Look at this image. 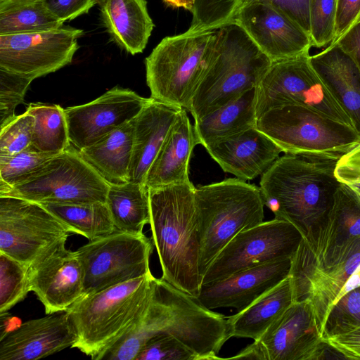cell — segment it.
<instances>
[{"label":"cell","instance_id":"c3c4849f","mask_svg":"<svg viewBox=\"0 0 360 360\" xmlns=\"http://www.w3.org/2000/svg\"><path fill=\"white\" fill-rule=\"evenodd\" d=\"M0 340L12 331L15 319L8 311L0 313Z\"/></svg>","mask_w":360,"mask_h":360},{"label":"cell","instance_id":"cb8c5ba5","mask_svg":"<svg viewBox=\"0 0 360 360\" xmlns=\"http://www.w3.org/2000/svg\"><path fill=\"white\" fill-rule=\"evenodd\" d=\"M311 63L360 134V69L337 44L310 56Z\"/></svg>","mask_w":360,"mask_h":360},{"label":"cell","instance_id":"f6af8a7d","mask_svg":"<svg viewBox=\"0 0 360 360\" xmlns=\"http://www.w3.org/2000/svg\"><path fill=\"white\" fill-rule=\"evenodd\" d=\"M359 16L360 0H338L335 37L332 43L342 36L356 22Z\"/></svg>","mask_w":360,"mask_h":360},{"label":"cell","instance_id":"836d02e7","mask_svg":"<svg viewBox=\"0 0 360 360\" xmlns=\"http://www.w3.org/2000/svg\"><path fill=\"white\" fill-rule=\"evenodd\" d=\"M28 268L0 252V313L8 311L30 291Z\"/></svg>","mask_w":360,"mask_h":360},{"label":"cell","instance_id":"60d3db41","mask_svg":"<svg viewBox=\"0 0 360 360\" xmlns=\"http://www.w3.org/2000/svg\"><path fill=\"white\" fill-rule=\"evenodd\" d=\"M135 360H200V357L174 336L160 335L144 345Z\"/></svg>","mask_w":360,"mask_h":360},{"label":"cell","instance_id":"5bb4252c","mask_svg":"<svg viewBox=\"0 0 360 360\" xmlns=\"http://www.w3.org/2000/svg\"><path fill=\"white\" fill-rule=\"evenodd\" d=\"M70 233L72 229L40 203L0 196V252L30 266Z\"/></svg>","mask_w":360,"mask_h":360},{"label":"cell","instance_id":"7dc6e473","mask_svg":"<svg viewBox=\"0 0 360 360\" xmlns=\"http://www.w3.org/2000/svg\"><path fill=\"white\" fill-rule=\"evenodd\" d=\"M335 43L353 59L360 69V19L332 44Z\"/></svg>","mask_w":360,"mask_h":360},{"label":"cell","instance_id":"6da1fadb","mask_svg":"<svg viewBox=\"0 0 360 360\" xmlns=\"http://www.w3.org/2000/svg\"><path fill=\"white\" fill-rule=\"evenodd\" d=\"M160 335L174 336L200 360L223 359L217 354L231 338L223 314L205 307L163 278L154 277L149 297L136 320L95 360H135L144 345Z\"/></svg>","mask_w":360,"mask_h":360},{"label":"cell","instance_id":"484cf974","mask_svg":"<svg viewBox=\"0 0 360 360\" xmlns=\"http://www.w3.org/2000/svg\"><path fill=\"white\" fill-rule=\"evenodd\" d=\"M103 25L126 52L142 53L154 28L146 0H99Z\"/></svg>","mask_w":360,"mask_h":360},{"label":"cell","instance_id":"ee69618b","mask_svg":"<svg viewBox=\"0 0 360 360\" xmlns=\"http://www.w3.org/2000/svg\"><path fill=\"white\" fill-rule=\"evenodd\" d=\"M252 0H240V4ZM281 10L299 24L309 34L310 32V0H264Z\"/></svg>","mask_w":360,"mask_h":360},{"label":"cell","instance_id":"44dd1931","mask_svg":"<svg viewBox=\"0 0 360 360\" xmlns=\"http://www.w3.org/2000/svg\"><path fill=\"white\" fill-rule=\"evenodd\" d=\"M291 261L289 258L270 262L202 284L195 299L209 309L231 307L240 311L285 279Z\"/></svg>","mask_w":360,"mask_h":360},{"label":"cell","instance_id":"7a4b0ae2","mask_svg":"<svg viewBox=\"0 0 360 360\" xmlns=\"http://www.w3.org/2000/svg\"><path fill=\"white\" fill-rule=\"evenodd\" d=\"M341 155L316 153L279 157L262 174L263 202L275 218L292 224L302 238L328 216L342 184L335 175Z\"/></svg>","mask_w":360,"mask_h":360},{"label":"cell","instance_id":"bcb514c9","mask_svg":"<svg viewBox=\"0 0 360 360\" xmlns=\"http://www.w3.org/2000/svg\"><path fill=\"white\" fill-rule=\"evenodd\" d=\"M345 359H360V326L324 340Z\"/></svg>","mask_w":360,"mask_h":360},{"label":"cell","instance_id":"7c38bea8","mask_svg":"<svg viewBox=\"0 0 360 360\" xmlns=\"http://www.w3.org/2000/svg\"><path fill=\"white\" fill-rule=\"evenodd\" d=\"M153 245V240L143 233L116 229L79 248L76 253L82 268L84 295L150 273Z\"/></svg>","mask_w":360,"mask_h":360},{"label":"cell","instance_id":"e0dca14e","mask_svg":"<svg viewBox=\"0 0 360 360\" xmlns=\"http://www.w3.org/2000/svg\"><path fill=\"white\" fill-rule=\"evenodd\" d=\"M151 98L117 86L95 100L65 110L71 144L81 150L135 119Z\"/></svg>","mask_w":360,"mask_h":360},{"label":"cell","instance_id":"f546056e","mask_svg":"<svg viewBox=\"0 0 360 360\" xmlns=\"http://www.w3.org/2000/svg\"><path fill=\"white\" fill-rule=\"evenodd\" d=\"M106 204L117 230L141 235L150 223L148 188L143 184L126 182L109 185Z\"/></svg>","mask_w":360,"mask_h":360},{"label":"cell","instance_id":"8d00e7d4","mask_svg":"<svg viewBox=\"0 0 360 360\" xmlns=\"http://www.w3.org/2000/svg\"><path fill=\"white\" fill-rule=\"evenodd\" d=\"M240 0H195L189 32L215 30L232 20Z\"/></svg>","mask_w":360,"mask_h":360},{"label":"cell","instance_id":"277c9868","mask_svg":"<svg viewBox=\"0 0 360 360\" xmlns=\"http://www.w3.org/2000/svg\"><path fill=\"white\" fill-rule=\"evenodd\" d=\"M245 31L233 20L217 29L207 65L188 111L201 119L257 87L271 65Z\"/></svg>","mask_w":360,"mask_h":360},{"label":"cell","instance_id":"603a6c76","mask_svg":"<svg viewBox=\"0 0 360 360\" xmlns=\"http://www.w3.org/2000/svg\"><path fill=\"white\" fill-rule=\"evenodd\" d=\"M181 109L151 98L134 119L129 182L145 185L148 170Z\"/></svg>","mask_w":360,"mask_h":360},{"label":"cell","instance_id":"7bdbcfd3","mask_svg":"<svg viewBox=\"0 0 360 360\" xmlns=\"http://www.w3.org/2000/svg\"><path fill=\"white\" fill-rule=\"evenodd\" d=\"M50 9L60 20H72L89 11L99 0H45Z\"/></svg>","mask_w":360,"mask_h":360},{"label":"cell","instance_id":"d6a6232c","mask_svg":"<svg viewBox=\"0 0 360 360\" xmlns=\"http://www.w3.org/2000/svg\"><path fill=\"white\" fill-rule=\"evenodd\" d=\"M40 204L70 227L73 233L80 234L89 240L116 230L106 202Z\"/></svg>","mask_w":360,"mask_h":360},{"label":"cell","instance_id":"7402d4cb","mask_svg":"<svg viewBox=\"0 0 360 360\" xmlns=\"http://www.w3.org/2000/svg\"><path fill=\"white\" fill-rule=\"evenodd\" d=\"M205 148L224 172L243 181L262 175L283 152L257 127L209 144Z\"/></svg>","mask_w":360,"mask_h":360},{"label":"cell","instance_id":"3957f363","mask_svg":"<svg viewBox=\"0 0 360 360\" xmlns=\"http://www.w3.org/2000/svg\"><path fill=\"white\" fill-rule=\"evenodd\" d=\"M191 181L148 189L150 226L162 278L197 297L202 285L200 238Z\"/></svg>","mask_w":360,"mask_h":360},{"label":"cell","instance_id":"f35d334b","mask_svg":"<svg viewBox=\"0 0 360 360\" xmlns=\"http://www.w3.org/2000/svg\"><path fill=\"white\" fill-rule=\"evenodd\" d=\"M34 122V117L25 111L0 129V158L13 156L30 146Z\"/></svg>","mask_w":360,"mask_h":360},{"label":"cell","instance_id":"83f0119b","mask_svg":"<svg viewBox=\"0 0 360 360\" xmlns=\"http://www.w3.org/2000/svg\"><path fill=\"white\" fill-rule=\"evenodd\" d=\"M134 119L81 150L80 155L109 184L128 182Z\"/></svg>","mask_w":360,"mask_h":360},{"label":"cell","instance_id":"d6986e66","mask_svg":"<svg viewBox=\"0 0 360 360\" xmlns=\"http://www.w3.org/2000/svg\"><path fill=\"white\" fill-rule=\"evenodd\" d=\"M232 20L272 62L309 53V34L284 12L266 1L240 4Z\"/></svg>","mask_w":360,"mask_h":360},{"label":"cell","instance_id":"d590c367","mask_svg":"<svg viewBox=\"0 0 360 360\" xmlns=\"http://www.w3.org/2000/svg\"><path fill=\"white\" fill-rule=\"evenodd\" d=\"M360 326V286L342 296L331 309L321 335L323 340Z\"/></svg>","mask_w":360,"mask_h":360},{"label":"cell","instance_id":"f907efd6","mask_svg":"<svg viewBox=\"0 0 360 360\" xmlns=\"http://www.w3.org/2000/svg\"><path fill=\"white\" fill-rule=\"evenodd\" d=\"M359 19H360V16H359ZM359 19H358V20H359ZM357 20H356V21H357Z\"/></svg>","mask_w":360,"mask_h":360},{"label":"cell","instance_id":"52a82bcc","mask_svg":"<svg viewBox=\"0 0 360 360\" xmlns=\"http://www.w3.org/2000/svg\"><path fill=\"white\" fill-rule=\"evenodd\" d=\"M217 29L163 38L145 59L150 98L188 110L207 65Z\"/></svg>","mask_w":360,"mask_h":360},{"label":"cell","instance_id":"30bf717a","mask_svg":"<svg viewBox=\"0 0 360 360\" xmlns=\"http://www.w3.org/2000/svg\"><path fill=\"white\" fill-rule=\"evenodd\" d=\"M109 184L71 145L23 182L0 190V196L38 203L106 202Z\"/></svg>","mask_w":360,"mask_h":360},{"label":"cell","instance_id":"1f68e13d","mask_svg":"<svg viewBox=\"0 0 360 360\" xmlns=\"http://www.w3.org/2000/svg\"><path fill=\"white\" fill-rule=\"evenodd\" d=\"M26 111L34 119L32 141L28 148L56 155L71 145L65 110L61 106L32 103Z\"/></svg>","mask_w":360,"mask_h":360},{"label":"cell","instance_id":"8992f818","mask_svg":"<svg viewBox=\"0 0 360 360\" xmlns=\"http://www.w3.org/2000/svg\"><path fill=\"white\" fill-rule=\"evenodd\" d=\"M152 273L82 296L67 311L73 323L77 348L95 360L128 330L150 293Z\"/></svg>","mask_w":360,"mask_h":360},{"label":"cell","instance_id":"5b68a950","mask_svg":"<svg viewBox=\"0 0 360 360\" xmlns=\"http://www.w3.org/2000/svg\"><path fill=\"white\" fill-rule=\"evenodd\" d=\"M202 277L220 251L239 233L263 222L259 187L238 178L195 187Z\"/></svg>","mask_w":360,"mask_h":360},{"label":"cell","instance_id":"e575fe53","mask_svg":"<svg viewBox=\"0 0 360 360\" xmlns=\"http://www.w3.org/2000/svg\"><path fill=\"white\" fill-rule=\"evenodd\" d=\"M53 156L27 148L13 156L0 158V190L23 182Z\"/></svg>","mask_w":360,"mask_h":360},{"label":"cell","instance_id":"4fadbf2b","mask_svg":"<svg viewBox=\"0 0 360 360\" xmlns=\"http://www.w3.org/2000/svg\"><path fill=\"white\" fill-rule=\"evenodd\" d=\"M302 236L290 222L274 218L236 236L217 255L205 273L202 285L238 271L292 258Z\"/></svg>","mask_w":360,"mask_h":360},{"label":"cell","instance_id":"ac0fdd59","mask_svg":"<svg viewBox=\"0 0 360 360\" xmlns=\"http://www.w3.org/2000/svg\"><path fill=\"white\" fill-rule=\"evenodd\" d=\"M68 237L53 244L29 266L28 280L46 314L67 311L84 295L83 272L76 251L65 248Z\"/></svg>","mask_w":360,"mask_h":360},{"label":"cell","instance_id":"2e32d148","mask_svg":"<svg viewBox=\"0 0 360 360\" xmlns=\"http://www.w3.org/2000/svg\"><path fill=\"white\" fill-rule=\"evenodd\" d=\"M260 360H319L343 357L319 332L307 300L294 302L257 340Z\"/></svg>","mask_w":360,"mask_h":360},{"label":"cell","instance_id":"ffe728a7","mask_svg":"<svg viewBox=\"0 0 360 360\" xmlns=\"http://www.w3.org/2000/svg\"><path fill=\"white\" fill-rule=\"evenodd\" d=\"M77 334L67 311L26 321L0 340V360H36L72 347Z\"/></svg>","mask_w":360,"mask_h":360},{"label":"cell","instance_id":"ba28073f","mask_svg":"<svg viewBox=\"0 0 360 360\" xmlns=\"http://www.w3.org/2000/svg\"><path fill=\"white\" fill-rule=\"evenodd\" d=\"M360 251V193L341 184L326 218L303 237L291 261L292 287Z\"/></svg>","mask_w":360,"mask_h":360},{"label":"cell","instance_id":"b9f144b4","mask_svg":"<svg viewBox=\"0 0 360 360\" xmlns=\"http://www.w3.org/2000/svg\"><path fill=\"white\" fill-rule=\"evenodd\" d=\"M335 175L340 182L360 193V143L339 158Z\"/></svg>","mask_w":360,"mask_h":360},{"label":"cell","instance_id":"f1b7e54d","mask_svg":"<svg viewBox=\"0 0 360 360\" xmlns=\"http://www.w3.org/2000/svg\"><path fill=\"white\" fill-rule=\"evenodd\" d=\"M257 87L201 119L195 120L198 144L204 147L257 127Z\"/></svg>","mask_w":360,"mask_h":360},{"label":"cell","instance_id":"8fae6325","mask_svg":"<svg viewBox=\"0 0 360 360\" xmlns=\"http://www.w3.org/2000/svg\"><path fill=\"white\" fill-rule=\"evenodd\" d=\"M288 105L311 108L353 127L314 69L309 53L273 61L257 86V119L271 109Z\"/></svg>","mask_w":360,"mask_h":360},{"label":"cell","instance_id":"681fc988","mask_svg":"<svg viewBox=\"0 0 360 360\" xmlns=\"http://www.w3.org/2000/svg\"><path fill=\"white\" fill-rule=\"evenodd\" d=\"M164 3L172 8H183L190 12L193 11L195 0H163Z\"/></svg>","mask_w":360,"mask_h":360},{"label":"cell","instance_id":"74e56055","mask_svg":"<svg viewBox=\"0 0 360 360\" xmlns=\"http://www.w3.org/2000/svg\"><path fill=\"white\" fill-rule=\"evenodd\" d=\"M338 0H310L309 36L311 46L330 44L335 37Z\"/></svg>","mask_w":360,"mask_h":360},{"label":"cell","instance_id":"9c48e42d","mask_svg":"<svg viewBox=\"0 0 360 360\" xmlns=\"http://www.w3.org/2000/svg\"><path fill=\"white\" fill-rule=\"evenodd\" d=\"M257 128L288 154L342 155L360 143L354 127L300 105L266 112L257 119Z\"/></svg>","mask_w":360,"mask_h":360},{"label":"cell","instance_id":"d4e9b609","mask_svg":"<svg viewBox=\"0 0 360 360\" xmlns=\"http://www.w3.org/2000/svg\"><path fill=\"white\" fill-rule=\"evenodd\" d=\"M194 126L181 108L146 176L148 188L184 184L189 179V162L198 145Z\"/></svg>","mask_w":360,"mask_h":360},{"label":"cell","instance_id":"4dcf8cb0","mask_svg":"<svg viewBox=\"0 0 360 360\" xmlns=\"http://www.w3.org/2000/svg\"><path fill=\"white\" fill-rule=\"evenodd\" d=\"M63 24L45 0H0V35L49 30Z\"/></svg>","mask_w":360,"mask_h":360},{"label":"cell","instance_id":"ab89813d","mask_svg":"<svg viewBox=\"0 0 360 360\" xmlns=\"http://www.w3.org/2000/svg\"><path fill=\"white\" fill-rule=\"evenodd\" d=\"M32 79L0 69V129L14 119Z\"/></svg>","mask_w":360,"mask_h":360},{"label":"cell","instance_id":"9a60e30c","mask_svg":"<svg viewBox=\"0 0 360 360\" xmlns=\"http://www.w3.org/2000/svg\"><path fill=\"white\" fill-rule=\"evenodd\" d=\"M83 30L64 24L49 30L0 35V69L34 80L70 64Z\"/></svg>","mask_w":360,"mask_h":360},{"label":"cell","instance_id":"4316f807","mask_svg":"<svg viewBox=\"0 0 360 360\" xmlns=\"http://www.w3.org/2000/svg\"><path fill=\"white\" fill-rule=\"evenodd\" d=\"M294 302L292 281L288 275L250 306L227 318L231 338L259 340Z\"/></svg>","mask_w":360,"mask_h":360}]
</instances>
